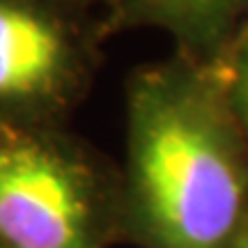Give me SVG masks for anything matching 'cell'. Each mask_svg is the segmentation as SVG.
<instances>
[{"label": "cell", "instance_id": "cell-1", "mask_svg": "<svg viewBox=\"0 0 248 248\" xmlns=\"http://www.w3.org/2000/svg\"><path fill=\"white\" fill-rule=\"evenodd\" d=\"M136 209L154 248H230L248 172L218 97L177 74L142 80L131 110Z\"/></svg>", "mask_w": 248, "mask_h": 248}, {"label": "cell", "instance_id": "cell-2", "mask_svg": "<svg viewBox=\"0 0 248 248\" xmlns=\"http://www.w3.org/2000/svg\"><path fill=\"white\" fill-rule=\"evenodd\" d=\"M0 239L12 248H90L85 198L67 163L39 147L0 152Z\"/></svg>", "mask_w": 248, "mask_h": 248}, {"label": "cell", "instance_id": "cell-3", "mask_svg": "<svg viewBox=\"0 0 248 248\" xmlns=\"http://www.w3.org/2000/svg\"><path fill=\"white\" fill-rule=\"evenodd\" d=\"M64 69V39L51 18L0 0V101L39 97Z\"/></svg>", "mask_w": 248, "mask_h": 248}, {"label": "cell", "instance_id": "cell-4", "mask_svg": "<svg viewBox=\"0 0 248 248\" xmlns=\"http://www.w3.org/2000/svg\"><path fill=\"white\" fill-rule=\"evenodd\" d=\"M156 9L170 21L195 35L209 32L223 23L237 0H152Z\"/></svg>", "mask_w": 248, "mask_h": 248}, {"label": "cell", "instance_id": "cell-5", "mask_svg": "<svg viewBox=\"0 0 248 248\" xmlns=\"http://www.w3.org/2000/svg\"><path fill=\"white\" fill-rule=\"evenodd\" d=\"M234 104H237V115L241 122V131L248 142V42L241 51L239 64H237V85H234Z\"/></svg>", "mask_w": 248, "mask_h": 248}, {"label": "cell", "instance_id": "cell-6", "mask_svg": "<svg viewBox=\"0 0 248 248\" xmlns=\"http://www.w3.org/2000/svg\"><path fill=\"white\" fill-rule=\"evenodd\" d=\"M230 248H248V216L239 225V230H237V234H234Z\"/></svg>", "mask_w": 248, "mask_h": 248}]
</instances>
